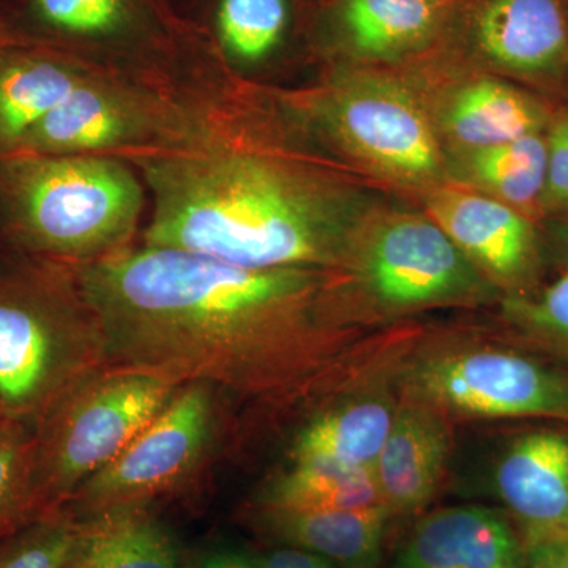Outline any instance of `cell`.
Instances as JSON below:
<instances>
[{"instance_id":"obj_21","label":"cell","mask_w":568,"mask_h":568,"mask_svg":"<svg viewBox=\"0 0 568 568\" xmlns=\"http://www.w3.org/2000/svg\"><path fill=\"white\" fill-rule=\"evenodd\" d=\"M77 545L62 568H178L183 558L151 507L80 518Z\"/></svg>"},{"instance_id":"obj_19","label":"cell","mask_w":568,"mask_h":568,"mask_svg":"<svg viewBox=\"0 0 568 568\" xmlns=\"http://www.w3.org/2000/svg\"><path fill=\"white\" fill-rule=\"evenodd\" d=\"M245 519L282 547L304 549L343 568H376L392 517L384 506L351 510H286L250 506Z\"/></svg>"},{"instance_id":"obj_32","label":"cell","mask_w":568,"mask_h":568,"mask_svg":"<svg viewBox=\"0 0 568 568\" xmlns=\"http://www.w3.org/2000/svg\"><path fill=\"white\" fill-rule=\"evenodd\" d=\"M194 560L197 568H261L260 559L230 548L212 549Z\"/></svg>"},{"instance_id":"obj_33","label":"cell","mask_w":568,"mask_h":568,"mask_svg":"<svg viewBox=\"0 0 568 568\" xmlns=\"http://www.w3.org/2000/svg\"><path fill=\"white\" fill-rule=\"evenodd\" d=\"M551 235L568 256V219H555V223L551 224Z\"/></svg>"},{"instance_id":"obj_23","label":"cell","mask_w":568,"mask_h":568,"mask_svg":"<svg viewBox=\"0 0 568 568\" xmlns=\"http://www.w3.org/2000/svg\"><path fill=\"white\" fill-rule=\"evenodd\" d=\"M254 506L286 510H351L383 506L373 470L293 463L272 478Z\"/></svg>"},{"instance_id":"obj_35","label":"cell","mask_w":568,"mask_h":568,"mask_svg":"<svg viewBox=\"0 0 568 568\" xmlns=\"http://www.w3.org/2000/svg\"><path fill=\"white\" fill-rule=\"evenodd\" d=\"M178 568H197L196 560L189 559V558H185V556H183L181 564H179Z\"/></svg>"},{"instance_id":"obj_31","label":"cell","mask_w":568,"mask_h":568,"mask_svg":"<svg viewBox=\"0 0 568 568\" xmlns=\"http://www.w3.org/2000/svg\"><path fill=\"white\" fill-rule=\"evenodd\" d=\"M257 559L261 568H343L313 552L290 547L276 548Z\"/></svg>"},{"instance_id":"obj_9","label":"cell","mask_w":568,"mask_h":568,"mask_svg":"<svg viewBox=\"0 0 568 568\" xmlns=\"http://www.w3.org/2000/svg\"><path fill=\"white\" fill-rule=\"evenodd\" d=\"M396 390L455 418H555L568 424V372L523 351L436 343L392 365Z\"/></svg>"},{"instance_id":"obj_25","label":"cell","mask_w":568,"mask_h":568,"mask_svg":"<svg viewBox=\"0 0 568 568\" xmlns=\"http://www.w3.org/2000/svg\"><path fill=\"white\" fill-rule=\"evenodd\" d=\"M470 174L493 197L530 219L540 215L547 182L545 132L480 149L470 156Z\"/></svg>"},{"instance_id":"obj_2","label":"cell","mask_w":568,"mask_h":568,"mask_svg":"<svg viewBox=\"0 0 568 568\" xmlns=\"http://www.w3.org/2000/svg\"><path fill=\"white\" fill-rule=\"evenodd\" d=\"M250 104L207 140L130 160L148 190L140 242L248 268L339 271L357 231L345 186L274 140Z\"/></svg>"},{"instance_id":"obj_29","label":"cell","mask_w":568,"mask_h":568,"mask_svg":"<svg viewBox=\"0 0 568 568\" xmlns=\"http://www.w3.org/2000/svg\"><path fill=\"white\" fill-rule=\"evenodd\" d=\"M547 182L540 215L568 219V108L551 112L547 129Z\"/></svg>"},{"instance_id":"obj_38","label":"cell","mask_w":568,"mask_h":568,"mask_svg":"<svg viewBox=\"0 0 568 568\" xmlns=\"http://www.w3.org/2000/svg\"><path fill=\"white\" fill-rule=\"evenodd\" d=\"M433 2H435V3H436V2H439V0H433Z\"/></svg>"},{"instance_id":"obj_28","label":"cell","mask_w":568,"mask_h":568,"mask_svg":"<svg viewBox=\"0 0 568 568\" xmlns=\"http://www.w3.org/2000/svg\"><path fill=\"white\" fill-rule=\"evenodd\" d=\"M81 521L65 507L0 540V568H62L70 558Z\"/></svg>"},{"instance_id":"obj_15","label":"cell","mask_w":568,"mask_h":568,"mask_svg":"<svg viewBox=\"0 0 568 568\" xmlns=\"http://www.w3.org/2000/svg\"><path fill=\"white\" fill-rule=\"evenodd\" d=\"M495 489L525 545L568 538V429L517 437L497 459Z\"/></svg>"},{"instance_id":"obj_1","label":"cell","mask_w":568,"mask_h":568,"mask_svg":"<svg viewBox=\"0 0 568 568\" xmlns=\"http://www.w3.org/2000/svg\"><path fill=\"white\" fill-rule=\"evenodd\" d=\"M108 365L203 383L264 406L349 387L381 343L355 353L336 271L248 268L140 241L78 267Z\"/></svg>"},{"instance_id":"obj_5","label":"cell","mask_w":568,"mask_h":568,"mask_svg":"<svg viewBox=\"0 0 568 568\" xmlns=\"http://www.w3.org/2000/svg\"><path fill=\"white\" fill-rule=\"evenodd\" d=\"M7 39L59 52L112 77L171 91L244 95L170 0H21L2 18Z\"/></svg>"},{"instance_id":"obj_16","label":"cell","mask_w":568,"mask_h":568,"mask_svg":"<svg viewBox=\"0 0 568 568\" xmlns=\"http://www.w3.org/2000/svg\"><path fill=\"white\" fill-rule=\"evenodd\" d=\"M452 424L435 406L398 394L394 424L373 469L392 518L416 515L435 497L450 459Z\"/></svg>"},{"instance_id":"obj_3","label":"cell","mask_w":568,"mask_h":568,"mask_svg":"<svg viewBox=\"0 0 568 568\" xmlns=\"http://www.w3.org/2000/svg\"><path fill=\"white\" fill-rule=\"evenodd\" d=\"M148 190L115 156H0V244L82 267L140 241Z\"/></svg>"},{"instance_id":"obj_13","label":"cell","mask_w":568,"mask_h":568,"mask_svg":"<svg viewBox=\"0 0 568 568\" xmlns=\"http://www.w3.org/2000/svg\"><path fill=\"white\" fill-rule=\"evenodd\" d=\"M183 24L239 88L282 59L293 41L297 0H170Z\"/></svg>"},{"instance_id":"obj_20","label":"cell","mask_w":568,"mask_h":568,"mask_svg":"<svg viewBox=\"0 0 568 568\" xmlns=\"http://www.w3.org/2000/svg\"><path fill=\"white\" fill-rule=\"evenodd\" d=\"M100 71L59 52L7 40L0 43V156L22 140L78 85Z\"/></svg>"},{"instance_id":"obj_37","label":"cell","mask_w":568,"mask_h":568,"mask_svg":"<svg viewBox=\"0 0 568 568\" xmlns=\"http://www.w3.org/2000/svg\"><path fill=\"white\" fill-rule=\"evenodd\" d=\"M0 416H3V414H2V409H0Z\"/></svg>"},{"instance_id":"obj_14","label":"cell","mask_w":568,"mask_h":568,"mask_svg":"<svg viewBox=\"0 0 568 568\" xmlns=\"http://www.w3.org/2000/svg\"><path fill=\"white\" fill-rule=\"evenodd\" d=\"M476 37L499 69L568 93V0H487Z\"/></svg>"},{"instance_id":"obj_34","label":"cell","mask_w":568,"mask_h":568,"mask_svg":"<svg viewBox=\"0 0 568 568\" xmlns=\"http://www.w3.org/2000/svg\"><path fill=\"white\" fill-rule=\"evenodd\" d=\"M20 2L21 0H0V21H2V18L7 17V14H9L10 11Z\"/></svg>"},{"instance_id":"obj_22","label":"cell","mask_w":568,"mask_h":568,"mask_svg":"<svg viewBox=\"0 0 568 568\" xmlns=\"http://www.w3.org/2000/svg\"><path fill=\"white\" fill-rule=\"evenodd\" d=\"M551 110L529 93L496 80L466 85L447 111V129L480 151L547 129Z\"/></svg>"},{"instance_id":"obj_30","label":"cell","mask_w":568,"mask_h":568,"mask_svg":"<svg viewBox=\"0 0 568 568\" xmlns=\"http://www.w3.org/2000/svg\"><path fill=\"white\" fill-rule=\"evenodd\" d=\"M525 547L523 568H568V538H547Z\"/></svg>"},{"instance_id":"obj_8","label":"cell","mask_w":568,"mask_h":568,"mask_svg":"<svg viewBox=\"0 0 568 568\" xmlns=\"http://www.w3.org/2000/svg\"><path fill=\"white\" fill-rule=\"evenodd\" d=\"M338 272L355 324L481 304L495 286L433 219L396 215L357 233Z\"/></svg>"},{"instance_id":"obj_7","label":"cell","mask_w":568,"mask_h":568,"mask_svg":"<svg viewBox=\"0 0 568 568\" xmlns=\"http://www.w3.org/2000/svg\"><path fill=\"white\" fill-rule=\"evenodd\" d=\"M179 386L163 377L106 365L67 392L33 426L36 485L52 511L114 462L162 413Z\"/></svg>"},{"instance_id":"obj_12","label":"cell","mask_w":568,"mask_h":568,"mask_svg":"<svg viewBox=\"0 0 568 568\" xmlns=\"http://www.w3.org/2000/svg\"><path fill=\"white\" fill-rule=\"evenodd\" d=\"M435 220L493 286L508 295L534 291L540 271V239L532 219L493 196L437 193Z\"/></svg>"},{"instance_id":"obj_24","label":"cell","mask_w":568,"mask_h":568,"mask_svg":"<svg viewBox=\"0 0 568 568\" xmlns=\"http://www.w3.org/2000/svg\"><path fill=\"white\" fill-rule=\"evenodd\" d=\"M339 21L358 51L390 58L414 50L435 24L433 0H345Z\"/></svg>"},{"instance_id":"obj_11","label":"cell","mask_w":568,"mask_h":568,"mask_svg":"<svg viewBox=\"0 0 568 568\" xmlns=\"http://www.w3.org/2000/svg\"><path fill=\"white\" fill-rule=\"evenodd\" d=\"M287 111L347 151L396 178L422 181L439 170V148L425 115L405 92L381 82L284 100Z\"/></svg>"},{"instance_id":"obj_27","label":"cell","mask_w":568,"mask_h":568,"mask_svg":"<svg viewBox=\"0 0 568 568\" xmlns=\"http://www.w3.org/2000/svg\"><path fill=\"white\" fill-rule=\"evenodd\" d=\"M503 316L523 345L568 366V268L540 291L508 295Z\"/></svg>"},{"instance_id":"obj_17","label":"cell","mask_w":568,"mask_h":568,"mask_svg":"<svg viewBox=\"0 0 568 568\" xmlns=\"http://www.w3.org/2000/svg\"><path fill=\"white\" fill-rule=\"evenodd\" d=\"M525 551L507 515L487 507H446L417 523L395 568H523Z\"/></svg>"},{"instance_id":"obj_10","label":"cell","mask_w":568,"mask_h":568,"mask_svg":"<svg viewBox=\"0 0 568 568\" xmlns=\"http://www.w3.org/2000/svg\"><path fill=\"white\" fill-rule=\"evenodd\" d=\"M219 392L203 383L179 386L148 428L95 476L67 510L77 518L121 508L151 507L185 487L211 455L220 425Z\"/></svg>"},{"instance_id":"obj_18","label":"cell","mask_w":568,"mask_h":568,"mask_svg":"<svg viewBox=\"0 0 568 568\" xmlns=\"http://www.w3.org/2000/svg\"><path fill=\"white\" fill-rule=\"evenodd\" d=\"M386 372L373 386H362L357 394L349 392L345 398L320 407L295 433L290 452L293 463L375 469L398 406V395L379 384Z\"/></svg>"},{"instance_id":"obj_36","label":"cell","mask_w":568,"mask_h":568,"mask_svg":"<svg viewBox=\"0 0 568 568\" xmlns=\"http://www.w3.org/2000/svg\"><path fill=\"white\" fill-rule=\"evenodd\" d=\"M6 31H3L2 21H0V43H3V41H7Z\"/></svg>"},{"instance_id":"obj_26","label":"cell","mask_w":568,"mask_h":568,"mask_svg":"<svg viewBox=\"0 0 568 568\" xmlns=\"http://www.w3.org/2000/svg\"><path fill=\"white\" fill-rule=\"evenodd\" d=\"M48 514L37 493L33 426L0 416V540Z\"/></svg>"},{"instance_id":"obj_4","label":"cell","mask_w":568,"mask_h":568,"mask_svg":"<svg viewBox=\"0 0 568 568\" xmlns=\"http://www.w3.org/2000/svg\"><path fill=\"white\" fill-rule=\"evenodd\" d=\"M103 335L70 265L0 244V409L36 426L106 366Z\"/></svg>"},{"instance_id":"obj_6","label":"cell","mask_w":568,"mask_h":568,"mask_svg":"<svg viewBox=\"0 0 568 568\" xmlns=\"http://www.w3.org/2000/svg\"><path fill=\"white\" fill-rule=\"evenodd\" d=\"M252 95L171 91L95 73L22 140L17 152L130 160L193 148L252 104Z\"/></svg>"}]
</instances>
